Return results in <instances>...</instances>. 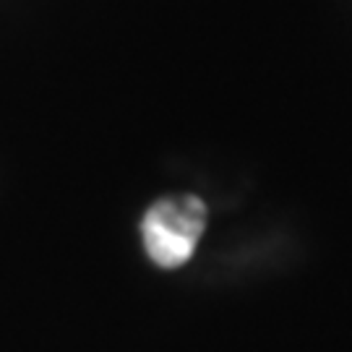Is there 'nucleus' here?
<instances>
[{
  "label": "nucleus",
  "mask_w": 352,
  "mask_h": 352,
  "mask_svg": "<svg viewBox=\"0 0 352 352\" xmlns=\"http://www.w3.org/2000/svg\"><path fill=\"white\" fill-rule=\"evenodd\" d=\"M206 227V204L193 193L167 196L151 204L141 219V235L149 258L162 269L188 261Z\"/></svg>",
  "instance_id": "obj_1"
}]
</instances>
